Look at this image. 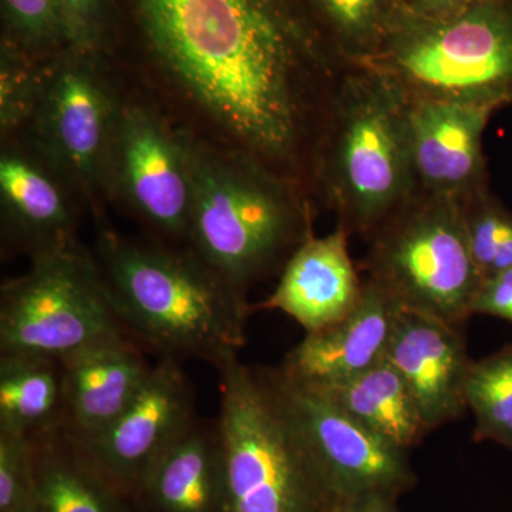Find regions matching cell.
I'll return each mask as SVG.
<instances>
[{"instance_id":"obj_1","label":"cell","mask_w":512,"mask_h":512,"mask_svg":"<svg viewBox=\"0 0 512 512\" xmlns=\"http://www.w3.org/2000/svg\"><path fill=\"white\" fill-rule=\"evenodd\" d=\"M158 64L231 140L312 194L323 121L348 64L301 0H134Z\"/></svg>"},{"instance_id":"obj_2","label":"cell","mask_w":512,"mask_h":512,"mask_svg":"<svg viewBox=\"0 0 512 512\" xmlns=\"http://www.w3.org/2000/svg\"><path fill=\"white\" fill-rule=\"evenodd\" d=\"M94 259L124 329L148 353L217 370L247 343L254 312L247 293L190 245L133 241L106 229Z\"/></svg>"},{"instance_id":"obj_3","label":"cell","mask_w":512,"mask_h":512,"mask_svg":"<svg viewBox=\"0 0 512 512\" xmlns=\"http://www.w3.org/2000/svg\"><path fill=\"white\" fill-rule=\"evenodd\" d=\"M312 192L366 239L416 192L407 100L370 67H343L313 153Z\"/></svg>"},{"instance_id":"obj_4","label":"cell","mask_w":512,"mask_h":512,"mask_svg":"<svg viewBox=\"0 0 512 512\" xmlns=\"http://www.w3.org/2000/svg\"><path fill=\"white\" fill-rule=\"evenodd\" d=\"M188 244L239 291L279 269L313 232L308 192L239 148L192 143Z\"/></svg>"},{"instance_id":"obj_5","label":"cell","mask_w":512,"mask_h":512,"mask_svg":"<svg viewBox=\"0 0 512 512\" xmlns=\"http://www.w3.org/2000/svg\"><path fill=\"white\" fill-rule=\"evenodd\" d=\"M357 64L406 100L494 113L512 104V0H484L440 18L403 10L375 55Z\"/></svg>"},{"instance_id":"obj_6","label":"cell","mask_w":512,"mask_h":512,"mask_svg":"<svg viewBox=\"0 0 512 512\" xmlns=\"http://www.w3.org/2000/svg\"><path fill=\"white\" fill-rule=\"evenodd\" d=\"M224 512H329L336 504L279 403L265 369L218 367Z\"/></svg>"},{"instance_id":"obj_7","label":"cell","mask_w":512,"mask_h":512,"mask_svg":"<svg viewBox=\"0 0 512 512\" xmlns=\"http://www.w3.org/2000/svg\"><path fill=\"white\" fill-rule=\"evenodd\" d=\"M363 268L403 311L463 328L481 279L460 201L416 191L370 235Z\"/></svg>"},{"instance_id":"obj_8","label":"cell","mask_w":512,"mask_h":512,"mask_svg":"<svg viewBox=\"0 0 512 512\" xmlns=\"http://www.w3.org/2000/svg\"><path fill=\"white\" fill-rule=\"evenodd\" d=\"M120 335L99 265L79 244L30 259L0 289V353L62 360Z\"/></svg>"},{"instance_id":"obj_9","label":"cell","mask_w":512,"mask_h":512,"mask_svg":"<svg viewBox=\"0 0 512 512\" xmlns=\"http://www.w3.org/2000/svg\"><path fill=\"white\" fill-rule=\"evenodd\" d=\"M282 409L336 503L397 501L416 483L409 451L387 443L325 394L265 369Z\"/></svg>"},{"instance_id":"obj_10","label":"cell","mask_w":512,"mask_h":512,"mask_svg":"<svg viewBox=\"0 0 512 512\" xmlns=\"http://www.w3.org/2000/svg\"><path fill=\"white\" fill-rule=\"evenodd\" d=\"M97 55L64 49L47 69L32 124L35 150L89 195L109 183L121 107L97 69Z\"/></svg>"},{"instance_id":"obj_11","label":"cell","mask_w":512,"mask_h":512,"mask_svg":"<svg viewBox=\"0 0 512 512\" xmlns=\"http://www.w3.org/2000/svg\"><path fill=\"white\" fill-rule=\"evenodd\" d=\"M109 183L161 235L187 242L192 211V141L154 111L123 106L111 148Z\"/></svg>"},{"instance_id":"obj_12","label":"cell","mask_w":512,"mask_h":512,"mask_svg":"<svg viewBox=\"0 0 512 512\" xmlns=\"http://www.w3.org/2000/svg\"><path fill=\"white\" fill-rule=\"evenodd\" d=\"M197 419L194 386L181 360L157 357L126 412L99 436L76 440L100 473L131 500L151 466Z\"/></svg>"},{"instance_id":"obj_13","label":"cell","mask_w":512,"mask_h":512,"mask_svg":"<svg viewBox=\"0 0 512 512\" xmlns=\"http://www.w3.org/2000/svg\"><path fill=\"white\" fill-rule=\"evenodd\" d=\"M407 106L416 191L461 201L487 188L483 136L493 113L440 101Z\"/></svg>"},{"instance_id":"obj_14","label":"cell","mask_w":512,"mask_h":512,"mask_svg":"<svg viewBox=\"0 0 512 512\" xmlns=\"http://www.w3.org/2000/svg\"><path fill=\"white\" fill-rule=\"evenodd\" d=\"M386 360L409 387L430 431L466 412L464 390L473 360L460 328L402 309Z\"/></svg>"},{"instance_id":"obj_15","label":"cell","mask_w":512,"mask_h":512,"mask_svg":"<svg viewBox=\"0 0 512 512\" xmlns=\"http://www.w3.org/2000/svg\"><path fill=\"white\" fill-rule=\"evenodd\" d=\"M400 308L369 278L359 302L345 316L305 338L286 355L279 370L309 387L348 380L386 359Z\"/></svg>"},{"instance_id":"obj_16","label":"cell","mask_w":512,"mask_h":512,"mask_svg":"<svg viewBox=\"0 0 512 512\" xmlns=\"http://www.w3.org/2000/svg\"><path fill=\"white\" fill-rule=\"evenodd\" d=\"M147 353L130 335H120L60 360L66 430L74 439L99 436L126 412L153 370Z\"/></svg>"},{"instance_id":"obj_17","label":"cell","mask_w":512,"mask_h":512,"mask_svg":"<svg viewBox=\"0 0 512 512\" xmlns=\"http://www.w3.org/2000/svg\"><path fill=\"white\" fill-rule=\"evenodd\" d=\"M349 237L339 224L325 237L309 235L282 268L275 291L252 305L254 312H284L306 333L345 318L363 292V279L350 258Z\"/></svg>"},{"instance_id":"obj_18","label":"cell","mask_w":512,"mask_h":512,"mask_svg":"<svg viewBox=\"0 0 512 512\" xmlns=\"http://www.w3.org/2000/svg\"><path fill=\"white\" fill-rule=\"evenodd\" d=\"M69 181L36 150L8 148L0 158L3 231L30 259L76 245Z\"/></svg>"},{"instance_id":"obj_19","label":"cell","mask_w":512,"mask_h":512,"mask_svg":"<svg viewBox=\"0 0 512 512\" xmlns=\"http://www.w3.org/2000/svg\"><path fill=\"white\" fill-rule=\"evenodd\" d=\"M131 503L136 512H224L217 423L198 417L147 471Z\"/></svg>"},{"instance_id":"obj_20","label":"cell","mask_w":512,"mask_h":512,"mask_svg":"<svg viewBox=\"0 0 512 512\" xmlns=\"http://www.w3.org/2000/svg\"><path fill=\"white\" fill-rule=\"evenodd\" d=\"M32 512H136L66 429L33 437Z\"/></svg>"},{"instance_id":"obj_21","label":"cell","mask_w":512,"mask_h":512,"mask_svg":"<svg viewBox=\"0 0 512 512\" xmlns=\"http://www.w3.org/2000/svg\"><path fill=\"white\" fill-rule=\"evenodd\" d=\"M312 389L400 450L417 446L430 431L409 387L386 359L348 380Z\"/></svg>"},{"instance_id":"obj_22","label":"cell","mask_w":512,"mask_h":512,"mask_svg":"<svg viewBox=\"0 0 512 512\" xmlns=\"http://www.w3.org/2000/svg\"><path fill=\"white\" fill-rule=\"evenodd\" d=\"M66 429L60 360L0 353V430L33 437Z\"/></svg>"},{"instance_id":"obj_23","label":"cell","mask_w":512,"mask_h":512,"mask_svg":"<svg viewBox=\"0 0 512 512\" xmlns=\"http://www.w3.org/2000/svg\"><path fill=\"white\" fill-rule=\"evenodd\" d=\"M316 25L348 63L370 59L404 10L403 0H301Z\"/></svg>"},{"instance_id":"obj_24","label":"cell","mask_w":512,"mask_h":512,"mask_svg":"<svg viewBox=\"0 0 512 512\" xmlns=\"http://www.w3.org/2000/svg\"><path fill=\"white\" fill-rule=\"evenodd\" d=\"M464 396L476 417L473 439L512 450V343L471 362Z\"/></svg>"},{"instance_id":"obj_25","label":"cell","mask_w":512,"mask_h":512,"mask_svg":"<svg viewBox=\"0 0 512 512\" xmlns=\"http://www.w3.org/2000/svg\"><path fill=\"white\" fill-rule=\"evenodd\" d=\"M471 256L481 279L512 268V214L490 190L474 192L460 201Z\"/></svg>"},{"instance_id":"obj_26","label":"cell","mask_w":512,"mask_h":512,"mask_svg":"<svg viewBox=\"0 0 512 512\" xmlns=\"http://www.w3.org/2000/svg\"><path fill=\"white\" fill-rule=\"evenodd\" d=\"M47 66L10 40H2L0 52V130L2 136L26 126L35 114L47 79Z\"/></svg>"},{"instance_id":"obj_27","label":"cell","mask_w":512,"mask_h":512,"mask_svg":"<svg viewBox=\"0 0 512 512\" xmlns=\"http://www.w3.org/2000/svg\"><path fill=\"white\" fill-rule=\"evenodd\" d=\"M5 39L32 55L67 49L59 0H2Z\"/></svg>"},{"instance_id":"obj_28","label":"cell","mask_w":512,"mask_h":512,"mask_svg":"<svg viewBox=\"0 0 512 512\" xmlns=\"http://www.w3.org/2000/svg\"><path fill=\"white\" fill-rule=\"evenodd\" d=\"M33 487L32 439L0 430V512H32Z\"/></svg>"},{"instance_id":"obj_29","label":"cell","mask_w":512,"mask_h":512,"mask_svg":"<svg viewBox=\"0 0 512 512\" xmlns=\"http://www.w3.org/2000/svg\"><path fill=\"white\" fill-rule=\"evenodd\" d=\"M114 0H59L67 49L97 55Z\"/></svg>"},{"instance_id":"obj_30","label":"cell","mask_w":512,"mask_h":512,"mask_svg":"<svg viewBox=\"0 0 512 512\" xmlns=\"http://www.w3.org/2000/svg\"><path fill=\"white\" fill-rule=\"evenodd\" d=\"M471 315L495 316L512 322V268L481 282Z\"/></svg>"},{"instance_id":"obj_31","label":"cell","mask_w":512,"mask_h":512,"mask_svg":"<svg viewBox=\"0 0 512 512\" xmlns=\"http://www.w3.org/2000/svg\"><path fill=\"white\" fill-rule=\"evenodd\" d=\"M484 0H403L404 10L426 18L453 15Z\"/></svg>"},{"instance_id":"obj_32","label":"cell","mask_w":512,"mask_h":512,"mask_svg":"<svg viewBox=\"0 0 512 512\" xmlns=\"http://www.w3.org/2000/svg\"><path fill=\"white\" fill-rule=\"evenodd\" d=\"M329 512H399L396 501L383 498H360V500L340 501Z\"/></svg>"}]
</instances>
